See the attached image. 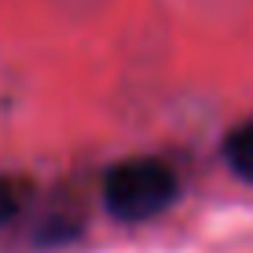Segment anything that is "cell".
Listing matches in <instances>:
<instances>
[{
	"mask_svg": "<svg viewBox=\"0 0 253 253\" xmlns=\"http://www.w3.org/2000/svg\"><path fill=\"white\" fill-rule=\"evenodd\" d=\"M180 195V180L162 158H125L110 165L103 180V202L110 216L125 224H139L165 213Z\"/></svg>",
	"mask_w": 253,
	"mask_h": 253,
	"instance_id": "1",
	"label": "cell"
},
{
	"mask_svg": "<svg viewBox=\"0 0 253 253\" xmlns=\"http://www.w3.org/2000/svg\"><path fill=\"white\" fill-rule=\"evenodd\" d=\"M224 158H228L231 172L253 184V118L235 125L228 139H224Z\"/></svg>",
	"mask_w": 253,
	"mask_h": 253,
	"instance_id": "2",
	"label": "cell"
},
{
	"mask_svg": "<svg viewBox=\"0 0 253 253\" xmlns=\"http://www.w3.org/2000/svg\"><path fill=\"white\" fill-rule=\"evenodd\" d=\"M15 209H19V195H15V187L7 184V180H0V224H4Z\"/></svg>",
	"mask_w": 253,
	"mask_h": 253,
	"instance_id": "3",
	"label": "cell"
}]
</instances>
